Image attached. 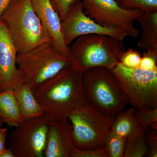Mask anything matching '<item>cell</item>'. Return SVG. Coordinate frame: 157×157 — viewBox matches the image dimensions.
Listing matches in <instances>:
<instances>
[{"mask_svg":"<svg viewBox=\"0 0 157 157\" xmlns=\"http://www.w3.org/2000/svg\"><path fill=\"white\" fill-rule=\"evenodd\" d=\"M122 9L140 10L144 13L157 11V0H115Z\"/></svg>","mask_w":157,"mask_h":157,"instance_id":"19","label":"cell"},{"mask_svg":"<svg viewBox=\"0 0 157 157\" xmlns=\"http://www.w3.org/2000/svg\"><path fill=\"white\" fill-rule=\"evenodd\" d=\"M72 127L67 119L48 122L45 157H74Z\"/></svg>","mask_w":157,"mask_h":157,"instance_id":"12","label":"cell"},{"mask_svg":"<svg viewBox=\"0 0 157 157\" xmlns=\"http://www.w3.org/2000/svg\"><path fill=\"white\" fill-rule=\"evenodd\" d=\"M111 70L128 104L138 110L157 108V70L131 69L119 63Z\"/></svg>","mask_w":157,"mask_h":157,"instance_id":"6","label":"cell"},{"mask_svg":"<svg viewBox=\"0 0 157 157\" xmlns=\"http://www.w3.org/2000/svg\"><path fill=\"white\" fill-rule=\"evenodd\" d=\"M145 135L147 143L148 152L147 156L157 157V130L151 128H147Z\"/></svg>","mask_w":157,"mask_h":157,"instance_id":"23","label":"cell"},{"mask_svg":"<svg viewBox=\"0 0 157 157\" xmlns=\"http://www.w3.org/2000/svg\"><path fill=\"white\" fill-rule=\"evenodd\" d=\"M0 157H14V156L10 149L6 148L0 153Z\"/></svg>","mask_w":157,"mask_h":157,"instance_id":"29","label":"cell"},{"mask_svg":"<svg viewBox=\"0 0 157 157\" xmlns=\"http://www.w3.org/2000/svg\"><path fill=\"white\" fill-rule=\"evenodd\" d=\"M135 116L139 128L145 131L152 124L157 122V108L153 109H136Z\"/></svg>","mask_w":157,"mask_h":157,"instance_id":"21","label":"cell"},{"mask_svg":"<svg viewBox=\"0 0 157 157\" xmlns=\"http://www.w3.org/2000/svg\"><path fill=\"white\" fill-rule=\"evenodd\" d=\"M8 130L7 128H0V153L6 148Z\"/></svg>","mask_w":157,"mask_h":157,"instance_id":"27","label":"cell"},{"mask_svg":"<svg viewBox=\"0 0 157 157\" xmlns=\"http://www.w3.org/2000/svg\"><path fill=\"white\" fill-rule=\"evenodd\" d=\"M144 132L140 130L127 138L123 157L147 156L148 148Z\"/></svg>","mask_w":157,"mask_h":157,"instance_id":"18","label":"cell"},{"mask_svg":"<svg viewBox=\"0 0 157 157\" xmlns=\"http://www.w3.org/2000/svg\"><path fill=\"white\" fill-rule=\"evenodd\" d=\"M61 29L65 44L68 47L75 39L83 35H106L122 41L128 36L122 29L106 28L95 22L85 14L80 0H73L71 3L61 22Z\"/></svg>","mask_w":157,"mask_h":157,"instance_id":"10","label":"cell"},{"mask_svg":"<svg viewBox=\"0 0 157 157\" xmlns=\"http://www.w3.org/2000/svg\"><path fill=\"white\" fill-rule=\"evenodd\" d=\"M125 50L123 41L106 35L91 34L78 37L69 46L72 68L82 73L95 67L113 69Z\"/></svg>","mask_w":157,"mask_h":157,"instance_id":"2","label":"cell"},{"mask_svg":"<svg viewBox=\"0 0 157 157\" xmlns=\"http://www.w3.org/2000/svg\"><path fill=\"white\" fill-rule=\"evenodd\" d=\"M48 122L44 115L24 120L8 138L9 148L14 157H43Z\"/></svg>","mask_w":157,"mask_h":157,"instance_id":"8","label":"cell"},{"mask_svg":"<svg viewBox=\"0 0 157 157\" xmlns=\"http://www.w3.org/2000/svg\"><path fill=\"white\" fill-rule=\"evenodd\" d=\"M140 52L130 48L124 52L121 56L120 63L124 67L131 69L139 67L141 59Z\"/></svg>","mask_w":157,"mask_h":157,"instance_id":"22","label":"cell"},{"mask_svg":"<svg viewBox=\"0 0 157 157\" xmlns=\"http://www.w3.org/2000/svg\"><path fill=\"white\" fill-rule=\"evenodd\" d=\"M136 21L141 31L137 46L142 50L157 55V11L144 13Z\"/></svg>","mask_w":157,"mask_h":157,"instance_id":"14","label":"cell"},{"mask_svg":"<svg viewBox=\"0 0 157 157\" xmlns=\"http://www.w3.org/2000/svg\"><path fill=\"white\" fill-rule=\"evenodd\" d=\"M35 13L59 50L69 56V47L65 44L61 29L60 18L50 0H31Z\"/></svg>","mask_w":157,"mask_h":157,"instance_id":"13","label":"cell"},{"mask_svg":"<svg viewBox=\"0 0 157 157\" xmlns=\"http://www.w3.org/2000/svg\"><path fill=\"white\" fill-rule=\"evenodd\" d=\"M73 0H50L54 9L59 14L61 21L67 14L69 7Z\"/></svg>","mask_w":157,"mask_h":157,"instance_id":"26","label":"cell"},{"mask_svg":"<svg viewBox=\"0 0 157 157\" xmlns=\"http://www.w3.org/2000/svg\"><path fill=\"white\" fill-rule=\"evenodd\" d=\"M74 157H109L106 147L95 149L82 150L76 149Z\"/></svg>","mask_w":157,"mask_h":157,"instance_id":"25","label":"cell"},{"mask_svg":"<svg viewBox=\"0 0 157 157\" xmlns=\"http://www.w3.org/2000/svg\"><path fill=\"white\" fill-rule=\"evenodd\" d=\"M82 82L85 98L96 110L115 118L128 105L111 70L95 67L82 73Z\"/></svg>","mask_w":157,"mask_h":157,"instance_id":"4","label":"cell"},{"mask_svg":"<svg viewBox=\"0 0 157 157\" xmlns=\"http://www.w3.org/2000/svg\"><path fill=\"white\" fill-rule=\"evenodd\" d=\"M82 75L72 67L66 68L34 92L48 122L67 119L74 109L87 104Z\"/></svg>","mask_w":157,"mask_h":157,"instance_id":"1","label":"cell"},{"mask_svg":"<svg viewBox=\"0 0 157 157\" xmlns=\"http://www.w3.org/2000/svg\"><path fill=\"white\" fill-rule=\"evenodd\" d=\"M126 139L109 131L105 139L109 157H123Z\"/></svg>","mask_w":157,"mask_h":157,"instance_id":"20","label":"cell"},{"mask_svg":"<svg viewBox=\"0 0 157 157\" xmlns=\"http://www.w3.org/2000/svg\"><path fill=\"white\" fill-rule=\"evenodd\" d=\"M3 124H4V122H3L2 119V117L0 116V128L2 127Z\"/></svg>","mask_w":157,"mask_h":157,"instance_id":"30","label":"cell"},{"mask_svg":"<svg viewBox=\"0 0 157 157\" xmlns=\"http://www.w3.org/2000/svg\"><path fill=\"white\" fill-rule=\"evenodd\" d=\"M85 14L99 25L106 28L120 29L128 36L136 38L140 30L134 23L143 14L140 10H124L115 0H80Z\"/></svg>","mask_w":157,"mask_h":157,"instance_id":"9","label":"cell"},{"mask_svg":"<svg viewBox=\"0 0 157 157\" xmlns=\"http://www.w3.org/2000/svg\"><path fill=\"white\" fill-rule=\"evenodd\" d=\"M157 55L145 52L141 57L139 68L147 71L157 70Z\"/></svg>","mask_w":157,"mask_h":157,"instance_id":"24","label":"cell"},{"mask_svg":"<svg viewBox=\"0 0 157 157\" xmlns=\"http://www.w3.org/2000/svg\"><path fill=\"white\" fill-rule=\"evenodd\" d=\"M0 20L8 29L17 53L52 41L35 13L31 0H11Z\"/></svg>","mask_w":157,"mask_h":157,"instance_id":"3","label":"cell"},{"mask_svg":"<svg viewBox=\"0 0 157 157\" xmlns=\"http://www.w3.org/2000/svg\"><path fill=\"white\" fill-rule=\"evenodd\" d=\"M17 52L5 24L0 20V92L25 82L16 64Z\"/></svg>","mask_w":157,"mask_h":157,"instance_id":"11","label":"cell"},{"mask_svg":"<svg viewBox=\"0 0 157 157\" xmlns=\"http://www.w3.org/2000/svg\"><path fill=\"white\" fill-rule=\"evenodd\" d=\"M11 1V0H0V17Z\"/></svg>","mask_w":157,"mask_h":157,"instance_id":"28","label":"cell"},{"mask_svg":"<svg viewBox=\"0 0 157 157\" xmlns=\"http://www.w3.org/2000/svg\"><path fill=\"white\" fill-rule=\"evenodd\" d=\"M72 127L74 146L82 150L101 148L114 118L104 115L87 104L73 110L68 116Z\"/></svg>","mask_w":157,"mask_h":157,"instance_id":"7","label":"cell"},{"mask_svg":"<svg viewBox=\"0 0 157 157\" xmlns=\"http://www.w3.org/2000/svg\"><path fill=\"white\" fill-rule=\"evenodd\" d=\"M0 116L9 127H17L23 121L14 94V90L0 92Z\"/></svg>","mask_w":157,"mask_h":157,"instance_id":"16","label":"cell"},{"mask_svg":"<svg viewBox=\"0 0 157 157\" xmlns=\"http://www.w3.org/2000/svg\"><path fill=\"white\" fill-rule=\"evenodd\" d=\"M135 110L131 107L118 114L113 122L110 132L127 139L138 131L142 130L139 128L135 119Z\"/></svg>","mask_w":157,"mask_h":157,"instance_id":"17","label":"cell"},{"mask_svg":"<svg viewBox=\"0 0 157 157\" xmlns=\"http://www.w3.org/2000/svg\"><path fill=\"white\" fill-rule=\"evenodd\" d=\"M14 94L23 120L44 115L34 92L27 82L15 88Z\"/></svg>","mask_w":157,"mask_h":157,"instance_id":"15","label":"cell"},{"mask_svg":"<svg viewBox=\"0 0 157 157\" xmlns=\"http://www.w3.org/2000/svg\"><path fill=\"white\" fill-rule=\"evenodd\" d=\"M16 64L33 92L62 70L72 67L69 57L59 50L52 41L17 53Z\"/></svg>","mask_w":157,"mask_h":157,"instance_id":"5","label":"cell"}]
</instances>
